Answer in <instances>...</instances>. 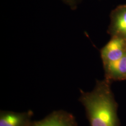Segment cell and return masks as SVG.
<instances>
[{
  "instance_id": "obj_1",
  "label": "cell",
  "mask_w": 126,
  "mask_h": 126,
  "mask_svg": "<svg viewBox=\"0 0 126 126\" xmlns=\"http://www.w3.org/2000/svg\"><path fill=\"white\" fill-rule=\"evenodd\" d=\"M79 100L84 106L90 126H120L118 104L107 79L98 81L90 92L80 90Z\"/></svg>"
},
{
  "instance_id": "obj_2",
  "label": "cell",
  "mask_w": 126,
  "mask_h": 126,
  "mask_svg": "<svg viewBox=\"0 0 126 126\" xmlns=\"http://www.w3.org/2000/svg\"><path fill=\"white\" fill-rule=\"evenodd\" d=\"M28 126H78L73 115L67 111H54L44 119L32 121Z\"/></svg>"
},
{
  "instance_id": "obj_3",
  "label": "cell",
  "mask_w": 126,
  "mask_h": 126,
  "mask_svg": "<svg viewBox=\"0 0 126 126\" xmlns=\"http://www.w3.org/2000/svg\"><path fill=\"white\" fill-rule=\"evenodd\" d=\"M126 40L115 36L101 50V56L103 63L113 61L122 57L125 53Z\"/></svg>"
},
{
  "instance_id": "obj_4",
  "label": "cell",
  "mask_w": 126,
  "mask_h": 126,
  "mask_svg": "<svg viewBox=\"0 0 126 126\" xmlns=\"http://www.w3.org/2000/svg\"><path fill=\"white\" fill-rule=\"evenodd\" d=\"M32 111L15 112L0 111V126H28L32 121Z\"/></svg>"
},
{
  "instance_id": "obj_5",
  "label": "cell",
  "mask_w": 126,
  "mask_h": 126,
  "mask_svg": "<svg viewBox=\"0 0 126 126\" xmlns=\"http://www.w3.org/2000/svg\"><path fill=\"white\" fill-rule=\"evenodd\" d=\"M106 79L123 80L126 79V53L120 59L104 63Z\"/></svg>"
},
{
  "instance_id": "obj_6",
  "label": "cell",
  "mask_w": 126,
  "mask_h": 126,
  "mask_svg": "<svg viewBox=\"0 0 126 126\" xmlns=\"http://www.w3.org/2000/svg\"><path fill=\"white\" fill-rule=\"evenodd\" d=\"M113 32L126 40V6L117 9L113 16Z\"/></svg>"
},
{
  "instance_id": "obj_7",
  "label": "cell",
  "mask_w": 126,
  "mask_h": 126,
  "mask_svg": "<svg viewBox=\"0 0 126 126\" xmlns=\"http://www.w3.org/2000/svg\"><path fill=\"white\" fill-rule=\"evenodd\" d=\"M63 2L68 5L72 9H76L78 2L80 0H62Z\"/></svg>"
}]
</instances>
